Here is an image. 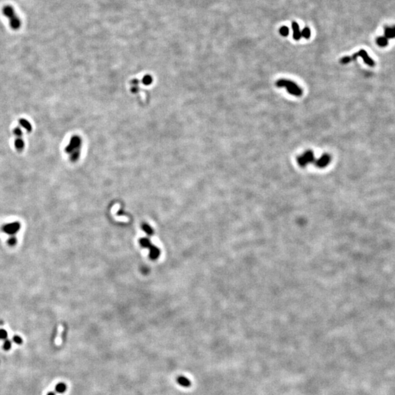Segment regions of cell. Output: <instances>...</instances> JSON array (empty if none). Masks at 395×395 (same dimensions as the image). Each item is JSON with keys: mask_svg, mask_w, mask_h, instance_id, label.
Here are the masks:
<instances>
[{"mask_svg": "<svg viewBox=\"0 0 395 395\" xmlns=\"http://www.w3.org/2000/svg\"><path fill=\"white\" fill-rule=\"evenodd\" d=\"M81 140L79 136H74L70 140L69 144L65 148V152L70 155V159L71 161H76L80 156L81 152Z\"/></svg>", "mask_w": 395, "mask_h": 395, "instance_id": "1", "label": "cell"}, {"mask_svg": "<svg viewBox=\"0 0 395 395\" xmlns=\"http://www.w3.org/2000/svg\"><path fill=\"white\" fill-rule=\"evenodd\" d=\"M276 85L278 87L286 88L289 94L299 97L302 94V90L296 83L286 79H280L276 82Z\"/></svg>", "mask_w": 395, "mask_h": 395, "instance_id": "2", "label": "cell"}, {"mask_svg": "<svg viewBox=\"0 0 395 395\" xmlns=\"http://www.w3.org/2000/svg\"><path fill=\"white\" fill-rule=\"evenodd\" d=\"M3 12L5 16H7L10 19V24L11 28L13 29H18L20 28L21 21L19 20L18 17H17L16 14L14 12L13 8L9 6L4 7Z\"/></svg>", "mask_w": 395, "mask_h": 395, "instance_id": "3", "label": "cell"}, {"mask_svg": "<svg viewBox=\"0 0 395 395\" xmlns=\"http://www.w3.org/2000/svg\"><path fill=\"white\" fill-rule=\"evenodd\" d=\"M297 162H298V164L301 167H304L308 163H313L314 162L313 152L312 151H307L305 153L297 158Z\"/></svg>", "mask_w": 395, "mask_h": 395, "instance_id": "4", "label": "cell"}, {"mask_svg": "<svg viewBox=\"0 0 395 395\" xmlns=\"http://www.w3.org/2000/svg\"><path fill=\"white\" fill-rule=\"evenodd\" d=\"M359 57H362L363 59V60H364V62H365L367 65H368L369 66H371V67H373V66H375V62L372 60V58H370V57H369L368 54H367V53L366 52V51H364V50L361 49L360 51H359V52L356 53V54H354V55L352 56V57H351V61L355 60L356 58Z\"/></svg>", "mask_w": 395, "mask_h": 395, "instance_id": "5", "label": "cell"}, {"mask_svg": "<svg viewBox=\"0 0 395 395\" xmlns=\"http://www.w3.org/2000/svg\"><path fill=\"white\" fill-rule=\"evenodd\" d=\"M331 161V157L330 155H328V154H324V155H322L318 160H317L315 163V164L317 167L318 168H325L326 165H328L329 164Z\"/></svg>", "mask_w": 395, "mask_h": 395, "instance_id": "6", "label": "cell"}, {"mask_svg": "<svg viewBox=\"0 0 395 395\" xmlns=\"http://www.w3.org/2000/svg\"><path fill=\"white\" fill-rule=\"evenodd\" d=\"M292 29H293V39L296 40V41H298V40L301 39V31H300L299 29V26H298V24L296 23V21H293L291 24Z\"/></svg>", "mask_w": 395, "mask_h": 395, "instance_id": "7", "label": "cell"}, {"mask_svg": "<svg viewBox=\"0 0 395 395\" xmlns=\"http://www.w3.org/2000/svg\"><path fill=\"white\" fill-rule=\"evenodd\" d=\"M176 380H177V383H179V385H180L182 387L188 388V387L191 386L190 380L186 378L185 376H179L176 379Z\"/></svg>", "mask_w": 395, "mask_h": 395, "instance_id": "8", "label": "cell"}, {"mask_svg": "<svg viewBox=\"0 0 395 395\" xmlns=\"http://www.w3.org/2000/svg\"><path fill=\"white\" fill-rule=\"evenodd\" d=\"M14 145H15V148L17 150V152H21L22 151L24 150L25 147L24 141L23 140L22 137L16 138L15 140V142H14Z\"/></svg>", "mask_w": 395, "mask_h": 395, "instance_id": "9", "label": "cell"}, {"mask_svg": "<svg viewBox=\"0 0 395 395\" xmlns=\"http://www.w3.org/2000/svg\"><path fill=\"white\" fill-rule=\"evenodd\" d=\"M18 122L20 124L21 126L22 127L24 128V129H26V130L29 132V133H30V132H32V126L31 123H30L28 120L26 119H23V118L20 119L18 120Z\"/></svg>", "mask_w": 395, "mask_h": 395, "instance_id": "10", "label": "cell"}, {"mask_svg": "<svg viewBox=\"0 0 395 395\" xmlns=\"http://www.w3.org/2000/svg\"><path fill=\"white\" fill-rule=\"evenodd\" d=\"M384 37L387 39H391L395 38V26L393 27H387L384 29Z\"/></svg>", "mask_w": 395, "mask_h": 395, "instance_id": "11", "label": "cell"}, {"mask_svg": "<svg viewBox=\"0 0 395 395\" xmlns=\"http://www.w3.org/2000/svg\"><path fill=\"white\" fill-rule=\"evenodd\" d=\"M377 44L380 47H385L388 45V39L386 37H378L376 40Z\"/></svg>", "mask_w": 395, "mask_h": 395, "instance_id": "12", "label": "cell"}, {"mask_svg": "<svg viewBox=\"0 0 395 395\" xmlns=\"http://www.w3.org/2000/svg\"><path fill=\"white\" fill-rule=\"evenodd\" d=\"M55 390L57 392L59 393V394H62V393L65 392L66 390H67V386H66L65 383H59L56 386Z\"/></svg>", "mask_w": 395, "mask_h": 395, "instance_id": "13", "label": "cell"}, {"mask_svg": "<svg viewBox=\"0 0 395 395\" xmlns=\"http://www.w3.org/2000/svg\"><path fill=\"white\" fill-rule=\"evenodd\" d=\"M301 37L304 38L305 39H309L311 36V31L310 29V28L308 27H305V28L303 29L302 31L301 32Z\"/></svg>", "mask_w": 395, "mask_h": 395, "instance_id": "14", "label": "cell"}, {"mask_svg": "<svg viewBox=\"0 0 395 395\" xmlns=\"http://www.w3.org/2000/svg\"><path fill=\"white\" fill-rule=\"evenodd\" d=\"M279 32H280V35L283 37H287L289 35V29L286 26H282L280 29Z\"/></svg>", "mask_w": 395, "mask_h": 395, "instance_id": "15", "label": "cell"}, {"mask_svg": "<svg viewBox=\"0 0 395 395\" xmlns=\"http://www.w3.org/2000/svg\"><path fill=\"white\" fill-rule=\"evenodd\" d=\"M13 134L15 135L16 138H21L23 136V132H22L21 129L19 127H16L13 130Z\"/></svg>", "mask_w": 395, "mask_h": 395, "instance_id": "16", "label": "cell"}, {"mask_svg": "<svg viewBox=\"0 0 395 395\" xmlns=\"http://www.w3.org/2000/svg\"><path fill=\"white\" fill-rule=\"evenodd\" d=\"M17 229H18L17 224L10 225V226H7V227L5 228V231H7V232H10V233L15 232Z\"/></svg>", "mask_w": 395, "mask_h": 395, "instance_id": "17", "label": "cell"}, {"mask_svg": "<svg viewBox=\"0 0 395 395\" xmlns=\"http://www.w3.org/2000/svg\"><path fill=\"white\" fill-rule=\"evenodd\" d=\"M351 62V57H344L340 59V63L343 64V65H346V64L349 63V62Z\"/></svg>", "mask_w": 395, "mask_h": 395, "instance_id": "18", "label": "cell"}, {"mask_svg": "<svg viewBox=\"0 0 395 395\" xmlns=\"http://www.w3.org/2000/svg\"><path fill=\"white\" fill-rule=\"evenodd\" d=\"M7 338V333L4 329H0V340H5Z\"/></svg>", "mask_w": 395, "mask_h": 395, "instance_id": "19", "label": "cell"}, {"mask_svg": "<svg viewBox=\"0 0 395 395\" xmlns=\"http://www.w3.org/2000/svg\"><path fill=\"white\" fill-rule=\"evenodd\" d=\"M11 346H12V344H11L10 340H5L4 343V345H3V348H4V349L6 350V351H8V350L10 349Z\"/></svg>", "mask_w": 395, "mask_h": 395, "instance_id": "20", "label": "cell"}, {"mask_svg": "<svg viewBox=\"0 0 395 395\" xmlns=\"http://www.w3.org/2000/svg\"><path fill=\"white\" fill-rule=\"evenodd\" d=\"M13 341L14 343H16V344L21 345L22 343V339L19 336H15L13 338Z\"/></svg>", "mask_w": 395, "mask_h": 395, "instance_id": "21", "label": "cell"}, {"mask_svg": "<svg viewBox=\"0 0 395 395\" xmlns=\"http://www.w3.org/2000/svg\"><path fill=\"white\" fill-rule=\"evenodd\" d=\"M47 395H56V394H55V393L52 392V391H51V392H49Z\"/></svg>", "mask_w": 395, "mask_h": 395, "instance_id": "22", "label": "cell"}]
</instances>
